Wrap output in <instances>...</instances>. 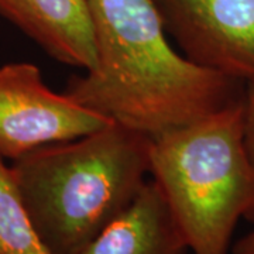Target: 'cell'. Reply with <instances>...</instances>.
<instances>
[{
	"label": "cell",
	"mask_w": 254,
	"mask_h": 254,
	"mask_svg": "<svg viewBox=\"0 0 254 254\" xmlns=\"http://www.w3.org/2000/svg\"><path fill=\"white\" fill-rule=\"evenodd\" d=\"M96 60L65 93L155 138L237 103L246 86L190 61L168 41L157 0H89Z\"/></svg>",
	"instance_id": "cell-1"
},
{
	"label": "cell",
	"mask_w": 254,
	"mask_h": 254,
	"mask_svg": "<svg viewBox=\"0 0 254 254\" xmlns=\"http://www.w3.org/2000/svg\"><path fill=\"white\" fill-rule=\"evenodd\" d=\"M153 138L110 123L13 160L30 218L51 254H79L138 196Z\"/></svg>",
	"instance_id": "cell-2"
},
{
	"label": "cell",
	"mask_w": 254,
	"mask_h": 254,
	"mask_svg": "<svg viewBox=\"0 0 254 254\" xmlns=\"http://www.w3.org/2000/svg\"><path fill=\"white\" fill-rule=\"evenodd\" d=\"M150 174L190 254H229L237 223H254L243 99L153 138Z\"/></svg>",
	"instance_id": "cell-3"
},
{
	"label": "cell",
	"mask_w": 254,
	"mask_h": 254,
	"mask_svg": "<svg viewBox=\"0 0 254 254\" xmlns=\"http://www.w3.org/2000/svg\"><path fill=\"white\" fill-rule=\"evenodd\" d=\"M113 123L51 91L34 64L0 66V155L17 160L38 147L69 141Z\"/></svg>",
	"instance_id": "cell-4"
},
{
	"label": "cell",
	"mask_w": 254,
	"mask_h": 254,
	"mask_svg": "<svg viewBox=\"0 0 254 254\" xmlns=\"http://www.w3.org/2000/svg\"><path fill=\"white\" fill-rule=\"evenodd\" d=\"M164 24L193 64L254 86V0H157Z\"/></svg>",
	"instance_id": "cell-5"
},
{
	"label": "cell",
	"mask_w": 254,
	"mask_h": 254,
	"mask_svg": "<svg viewBox=\"0 0 254 254\" xmlns=\"http://www.w3.org/2000/svg\"><path fill=\"white\" fill-rule=\"evenodd\" d=\"M7 18L60 63L89 71L95 37L89 0H0Z\"/></svg>",
	"instance_id": "cell-6"
},
{
	"label": "cell",
	"mask_w": 254,
	"mask_h": 254,
	"mask_svg": "<svg viewBox=\"0 0 254 254\" xmlns=\"http://www.w3.org/2000/svg\"><path fill=\"white\" fill-rule=\"evenodd\" d=\"M163 190L145 182L134 202L79 254H188Z\"/></svg>",
	"instance_id": "cell-7"
},
{
	"label": "cell",
	"mask_w": 254,
	"mask_h": 254,
	"mask_svg": "<svg viewBox=\"0 0 254 254\" xmlns=\"http://www.w3.org/2000/svg\"><path fill=\"white\" fill-rule=\"evenodd\" d=\"M0 254H51L30 218L11 167L0 155Z\"/></svg>",
	"instance_id": "cell-8"
},
{
	"label": "cell",
	"mask_w": 254,
	"mask_h": 254,
	"mask_svg": "<svg viewBox=\"0 0 254 254\" xmlns=\"http://www.w3.org/2000/svg\"><path fill=\"white\" fill-rule=\"evenodd\" d=\"M245 113V144L247 153L254 163V86H246L243 96ZM233 254H254V230L239 239L233 249Z\"/></svg>",
	"instance_id": "cell-9"
}]
</instances>
